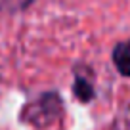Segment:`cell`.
I'll return each mask as SVG.
<instances>
[{
	"instance_id": "6da1fadb",
	"label": "cell",
	"mask_w": 130,
	"mask_h": 130,
	"mask_svg": "<svg viewBox=\"0 0 130 130\" xmlns=\"http://www.w3.org/2000/svg\"><path fill=\"white\" fill-rule=\"evenodd\" d=\"M63 102L57 92H42L27 103L19 113V121L35 130H48L63 119Z\"/></svg>"
},
{
	"instance_id": "7a4b0ae2",
	"label": "cell",
	"mask_w": 130,
	"mask_h": 130,
	"mask_svg": "<svg viewBox=\"0 0 130 130\" xmlns=\"http://www.w3.org/2000/svg\"><path fill=\"white\" fill-rule=\"evenodd\" d=\"M73 94L78 102L88 103L96 98V90H94V82L92 78L88 77L82 71H77L75 73V82H73Z\"/></svg>"
},
{
	"instance_id": "3957f363",
	"label": "cell",
	"mask_w": 130,
	"mask_h": 130,
	"mask_svg": "<svg viewBox=\"0 0 130 130\" xmlns=\"http://www.w3.org/2000/svg\"><path fill=\"white\" fill-rule=\"evenodd\" d=\"M113 63L122 77H130V48L126 42H119L111 52Z\"/></svg>"
},
{
	"instance_id": "277c9868",
	"label": "cell",
	"mask_w": 130,
	"mask_h": 130,
	"mask_svg": "<svg viewBox=\"0 0 130 130\" xmlns=\"http://www.w3.org/2000/svg\"><path fill=\"white\" fill-rule=\"evenodd\" d=\"M35 0H0V13L2 12H19L25 10Z\"/></svg>"
},
{
	"instance_id": "5b68a950",
	"label": "cell",
	"mask_w": 130,
	"mask_h": 130,
	"mask_svg": "<svg viewBox=\"0 0 130 130\" xmlns=\"http://www.w3.org/2000/svg\"><path fill=\"white\" fill-rule=\"evenodd\" d=\"M126 44H128V48H130V40H126Z\"/></svg>"
}]
</instances>
